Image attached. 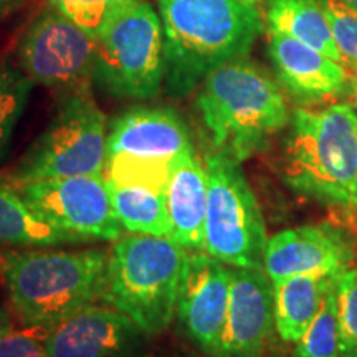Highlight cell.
<instances>
[{"mask_svg": "<svg viewBox=\"0 0 357 357\" xmlns=\"http://www.w3.org/2000/svg\"><path fill=\"white\" fill-rule=\"evenodd\" d=\"M351 253L339 235L321 227L305 225L270 236L263 270L273 283L296 275H341Z\"/></svg>", "mask_w": 357, "mask_h": 357, "instance_id": "obj_15", "label": "cell"}, {"mask_svg": "<svg viewBox=\"0 0 357 357\" xmlns=\"http://www.w3.org/2000/svg\"><path fill=\"white\" fill-rule=\"evenodd\" d=\"M205 253L231 268H263L265 222L240 162L213 151L205 158Z\"/></svg>", "mask_w": 357, "mask_h": 357, "instance_id": "obj_8", "label": "cell"}, {"mask_svg": "<svg viewBox=\"0 0 357 357\" xmlns=\"http://www.w3.org/2000/svg\"><path fill=\"white\" fill-rule=\"evenodd\" d=\"M37 333L50 357H149L153 337L108 305L86 306Z\"/></svg>", "mask_w": 357, "mask_h": 357, "instance_id": "obj_12", "label": "cell"}, {"mask_svg": "<svg viewBox=\"0 0 357 357\" xmlns=\"http://www.w3.org/2000/svg\"><path fill=\"white\" fill-rule=\"evenodd\" d=\"M294 357H339L337 281L326 294L323 306L305 336L296 342Z\"/></svg>", "mask_w": 357, "mask_h": 357, "instance_id": "obj_24", "label": "cell"}, {"mask_svg": "<svg viewBox=\"0 0 357 357\" xmlns=\"http://www.w3.org/2000/svg\"><path fill=\"white\" fill-rule=\"evenodd\" d=\"M289 189L321 204H357V114L346 102L298 108L280 159Z\"/></svg>", "mask_w": 357, "mask_h": 357, "instance_id": "obj_4", "label": "cell"}, {"mask_svg": "<svg viewBox=\"0 0 357 357\" xmlns=\"http://www.w3.org/2000/svg\"><path fill=\"white\" fill-rule=\"evenodd\" d=\"M275 334L273 281L263 268H231L220 357H266Z\"/></svg>", "mask_w": 357, "mask_h": 357, "instance_id": "obj_13", "label": "cell"}, {"mask_svg": "<svg viewBox=\"0 0 357 357\" xmlns=\"http://www.w3.org/2000/svg\"><path fill=\"white\" fill-rule=\"evenodd\" d=\"M197 108L215 153L243 162L287 128L278 83L247 56L227 61L200 84Z\"/></svg>", "mask_w": 357, "mask_h": 357, "instance_id": "obj_3", "label": "cell"}, {"mask_svg": "<svg viewBox=\"0 0 357 357\" xmlns=\"http://www.w3.org/2000/svg\"><path fill=\"white\" fill-rule=\"evenodd\" d=\"M192 147L185 123L171 108L136 106L111 123L106 155L128 154L146 159H174Z\"/></svg>", "mask_w": 357, "mask_h": 357, "instance_id": "obj_16", "label": "cell"}, {"mask_svg": "<svg viewBox=\"0 0 357 357\" xmlns=\"http://www.w3.org/2000/svg\"><path fill=\"white\" fill-rule=\"evenodd\" d=\"M344 63L357 66V10L342 0H319Z\"/></svg>", "mask_w": 357, "mask_h": 357, "instance_id": "obj_27", "label": "cell"}, {"mask_svg": "<svg viewBox=\"0 0 357 357\" xmlns=\"http://www.w3.org/2000/svg\"><path fill=\"white\" fill-rule=\"evenodd\" d=\"M108 121L89 91V84L68 89L55 114L29 147L10 176V185L73 176L102 177Z\"/></svg>", "mask_w": 357, "mask_h": 357, "instance_id": "obj_6", "label": "cell"}, {"mask_svg": "<svg viewBox=\"0 0 357 357\" xmlns=\"http://www.w3.org/2000/svg\"><path fill=\"white\" fill-rule=\"evenodd\" d=\"M86 242L88 240L83 236L56 229L45 220L15 187L0 181V245L19 248H52Z\"/></svg>", "mask_w": 357, "mask_h": 357, "instance_id": "obj_19", "label": "cell"}, {"mask_svg": "<svg viewBox=\"0 0 357 357\" xmlns=\"http://www.w3.org/2000/svg\"><path fill=\"white\" fill-rule=\"evenodd\" d=\"M189 252L171 238L131 234L108 253L100 301L131 318L149 334L164 333L176 319Z\"/></svg>", "mask_w": 357, "mask_h": 357, "instance_id": "obj_5", "label": "cell"}, {"mask_svg": "<svg viewBox=\"0 0 357 357\" xmlns=\"http://www.w3.org/2000/svg\"><path fill=\"white\" fill-rule=\"evenodd\" d=\"M342 2H346L347 6H351V7H354L356 10H357V0H342Z\"/></svg>", "mask_w": 357, "mask_h": 357, "instance_id": "obj_31", "label": "cell"}, {"mask_svg": "<svg viewBox=\"0 0 357 357\" xmlns=\"http://www.w3.org/2000/svg\"><path fill=\"white\" fill-rule=\"evenodd\" d=\"M0 357H50L40 333L17 329L7 314L0 316Z\"/></svg>", "mask_w": 357, "mask_h": 357, "instance_id": "obj_28", "label": "cell"}, {"mask_svg": "<svg viewBox=\"0 0 357 357\" xmlns=\"http://www.w3.org/2000/svg\"><path fill=\"white\" fill-rule=\"evenodd\" d=\"M268 53L278 83L301 102L331 100L346 91L342 63L284 33L268 32Z\"/></svg>", "mask_w": 357, "mask_h": 357, "instance_id": "obj_14", "label": "cell"}, {"mask_svg": "<svg viewBox=\"0 0 357 357\" xmlns=\"http://www.w3.org/2000/svg\"><path fill=\"white\" fill-rule=\"evenodd\" d=\"M3 314H6V312H3V311H0V316H3Z\"/></svg>", "mask_w": 357, "mask_h": 357, "instance_id": "obj_32", "label": "cell"}, {"mask_svg": "<svg viewBox=\"0 0 357 357\" xmlns=\"http://www.w3.org/2000/svg\"><path fill=\"white\" fill-rule=\"evenodd\" d=\"M263 13L268 32L288 35L344 63L319 0H265Z\"/></svg>", "mask_w": 357, "mask_h": 357, "instance_id": "obj_20", "label": "cell"}, {"mask_svg": "<svg viewBox=\"0 0 357 357\" xmlns=\"http://www.w3.org/2000/svg\"><path fill=\"white\" fill-rule=\"evenodd\" d=\"M245 3H248V6L252 7H257V8H261V0H243ZM263 10V8H261Z\"/></svg>", "mask_w": 357, "mask_h": 357, "instance_id": "obj_30", "label": "cell"}, {"mask_svg": "<svg viewBox=\"0 0 357 357\" xmlns=\"http://www.w3.org/2000/svg\"><path fill=\"white\" fill-rule=\"evenodd\" d=\"M164 32V86L174 98L199 88L207 75L247 56L263 29L261 8L243 0H155Z\"/></svg>", "mask_w": 357, "mask_h": 357, "instance_id": "obj_1", "label": "cell"}, {"mask_svg": "<svg viewBox=\"0 0 357 357\" xmlns=\"http://www.w3.org/2000/svg\"><path fill=\"white\" fill-rule=\"evenodd\" d=\"M356 68H357V66H356ZM356 93H357V86H356Z\"/></svg>", "mask_w": 357, "mask_h": 357, "instance_id": "obj_33", "label": "cell"}, {"mask_svg": "<svg viewBox=\"0 0 357 357\" xmlns=\"http://www.w3.org/2000/svg\"><path fill=\"white\" fill-rule=\"evenodd\" d=\"M106 181V178H105ZM114 213L124 230L131 234L169 238L166 192L139 185H119L106 181Z\"/></svg>", "mask_w": 357, "mask_h": 357, "instance_id": "obj_21", "label": "cell"}, {"mask_svg": "<svg viewBox=\"0 0 357 357\" xmlns=\"http://www.w3.org/2000/svg\"><path fill=\"white\" fill-rule=\"evenodd\" d=\"M29 0H0V22L22 8Z\"/></svg>", "mask_w": 357, "mask_h": 357, "instance_id": "obj_29", "label": "cell"}, {"mask_svg": "<svg viewBox=\"0 0 357 357\" xmlns=\"http://www.w3.org/2000/svg\"><path fill=\"white\" fill-rule=\"evenodd\" d=\"M339 275L306 273L273 283L275 324L278 337L296 344L305 336Z\"/></svg>", "mask_w": 357, "mask_h": 357, "instance_id": "obj_18", "label": "cell"}, {"mask_svg": "<svg viewBox=\"0 0 357 357\" xmlns=\"http://www.w3.org/2000/svg\"><path fill=\"white\" fill-rule=\"evenodd\" d=\"M164 75L159 13L146 0H134L114 12L96 35L93 82L114 98L149 100L162 89Z\"/></svg>", "mask_w": 357, "mask_h": 357, "instance_id": "obj_7", "label": "cell"}, {"mask_svg": "<svg viewBox=\"0 0 357 357\" xmlns=\"http://www.w3.org/2000/svg\"><path fill=\"white\" fill-rule=\"evenodd\" d=\"M108 253L98 248L0 252V281L22 324L42 331L95 305Z\"/></svg>", "mask_w": 357, "mask_h": 357, "instance_id": "obj_2", "label": "cell"}, {"mask_svg": "<svg viewBox=\"0 0 357 357\" xmlns=\"http://www.w3.org/2000/svg\"><path fill=\"white\" fill-rule=\"evenodd\" d=\"M13 187L56 229L83 236L89 243L116 242L123 236L124 229L114 213L105 177L42 178Z\"/></svg>", "mask_w": 357, "mask_h": 357, "instance_id": "obj_10", "label": "cell"}, {"mask_svg": "<svg viewBox=\"0 0 357 357\" xmlns=\"http://www.w3.org/2000/svg\"><path fill=\"white\" fill-rule=\"evenodd\" d=\"M339 357H357V268L337 278Z\"/></svg>", "mask_w": 357, "mask_h": 357, "instance_id": "obj_25", "label": "cell"}, {"mask_svg": "<svg viewBox=\"0 0 357 357\" xmlns=\"http://www.w3.org/2000/svg\"><path fill=\"white\" fill-rule=\"evenodd\" d=\"M33 82L12 63L0 65V158L10 144L13 131L29 105Z\"/></svg>", "mask_w": 357, "mask_h": 357, "instance_id": "obj_23", "label": "cell"}, {"mask_svg": "<svg viewBox=\"0 0 357 357\" xmlns=\"http://www.w3.org/2000/svg\"><path fill=\"white\" fill-rule=\"evenodd\" d=\"M131 2L134 0H48L50 7L95 37L114 12Z\"/></svg>", "mask_w": 357, "mask_h": 357, "instance_id": "obj_26", "label": "cell"}, {"mask_svg": "<svg viewBox=\"0 0 357 357\" xmlns=\"http://www.w3.org/2000/svg\"><path fill=\"white\" fill-rule=\"evenodd\" d=\"M207 172L194 147L174 159L166 189L171 235L169 238L187 252H205Z\"/></svg>", "mask_w": 357, "mask_h": 357, "instance_id": "obj_17", "label": "cell"}, {"mask_svg": "<svg viewBox=\"0 0 357 357\" xmlns=\"http://www.w3.org/2000/svg\"><path fill=\"white\" fill-rule=\"evenodd\" d=\"M96 37L48 7L30 22L17 47L20 70L35 84L68 89L93 82Z\"/></svg>", "mask_w": 357, "mask_h": 357, "instance_id": "obj_9", "label": "cell"}, {"mask_svg": "<svg viewBox=\"0 0 357 357\" xmlns=\"http://www.w3.org/2000/svg\"><path fill=\"white\" fill-rule=\"evenodd\" d=\"M231 266L205 252H189L178 289L176 319L205 354L220 357L230 303Z\"/></svg>", "mask_w": 357, "mask_h": 357, "instance_id": "obj_11", "label": "cell"}, {"mask_svg": "<svg viewBox=\"0 0 357 357\" xmlns=\"http://www.w3.org/2000/svg\"><path fill=\"white\" fill-rule=\"evenodd\" d=\"M174 159H146L128 154L106 155L102 177L119 185H139L166 192Z\"/></svg>", "mask_w": 357, "mask_h": 357, "instance_id": "obj_22", "label": "cell"}]
</instances>
